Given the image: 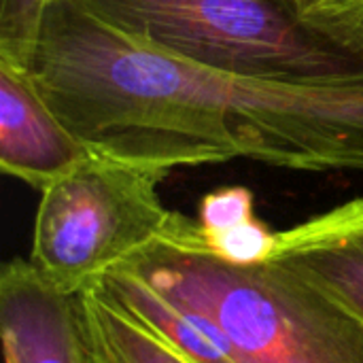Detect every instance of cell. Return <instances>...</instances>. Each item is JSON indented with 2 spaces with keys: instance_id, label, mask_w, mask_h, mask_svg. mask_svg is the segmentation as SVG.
<instances>
[{
  "instance_id": "4fadbf2b",
  "label": "cell",
  "mask_w": 363,
  "mask_h": 363,
  "mask_svg": "<svg viewBox=\"0 0 363 363\" xmlns=\"http://www.w3.org/2000/svg\"><path fill=\"white\" fill-rule=\"evenodd\" d=\"M255 217V196L242 185H228L208 191L198 206L200 232L213 234Z\"/></svg>"
},
{
  "instance_id": "7a4b0ae2",
  "label": "cell",
  "mask_w": 363,
  "mask_h": 363,
  "mask_svg": "<svg viewBox=\"0 0 363 363\" xmlns=\"http://www.w3.org/2000/svg\"><path fill=\"white\" fill-rule=\"evenodd\" d=\"M117 266L211 317L242 363H363L359 317L279 259L234 266L211 255L198 221L177 211Z\"/></svg>"
},
{
  "instance_id": "8992f818",
  "label": "cell",
  "mask_w": 363,
  "mask_h": 363,
  "mask_svg": "<svg viewBox=\"0 0 363 363\" xmlns=\"http://www.w3.org/2000/svg\"><path fill=\"white\" fill-rule=\"evenodd\" d=\"M0 338L4 363H87L77 298L45 281L30 259L2 266Z\"/></svg>"
},
{
  "instance_id": "52a82bcc",
  "label": "cell",
  "mask_w": 363,
  "mask_h": 363,
  "mask_svg": "<svg viewBox=\"0 0 363 363\" xmlns=\"http://www.w3.org/2000/svg\"><path fill=\"white\" fill-rule=\"evenodd\" d=\"M272 259L321 287L363 321V196L281 230Z\"/></svg>"
},
{
  "instance_id": "3957f363",
  "label": "cell",
  "mask_w": 363,
  "mask_h": 363,
  "mask_svg": "<svg viewBox=\"0 0 363 363\" xmlns=\"http://www.w3.org/2000/svg\"><path fill=\"white\" fill-rule=\"evenodd\" d=\"M96 21L211 70L362 81L363 57L308 28L291 0H66Z\"/></svg>"
},
{
  "instance_id": "8fae6325",
  "label": "cell",
  "mask_w": 363,
  "mask_h": 363,
  "mask_svg": "<svg viewBox=\"0 0 363 363\" xmlns=\"http://www.w3.org/2000/svg\"><path fill=\"white\" fill-rule=\"evenodd\" d=\"M198 232H200V225H198ZM200 240L211 255L228 264L257 266L274 257L277 245H279V232H274L268 223H264L255 215L221 232H213V234L200 232Z\"/></svg>"
},
{
  "instance_id": "6da1fadb",
  "label": "cell",
  "mask_w": 363,
  "mask_h": 363,
  "mask_svg": "<svg viewBox=\"0 0 363 363\" xmlns=\"http://www.w3.org/2000/svg\"><path fill=\"white\" fill-rule=\"evenodd\" d=\"M28 68L79 138L168 170L242 157L363 172V79L306 83L211 70L66 0L49 13Z\"/></svg>"
},
{
  "instance_id": "9c48e42d",
  "label": "cell",
  "mask_w": 363,
  "mask_h": 363,
  "mask_svg": "<svg viewBox=\"0 0 363 363\" xmlns=\"http://www.w3.org/2000/svg\"><path fill=\"white\" fill-rule=\"evenodd\" d=\"M74 298L87 363H189L96 289L85 287Z\"/></svg>"
},
{
  "instance_id": "277c9868",
  "label": "cell",
  "mask_w": 363,
  "mask_h": 363,
  "mask_svg": "<svg viewBox=\"0 0 363 363\" xmlns=\"http://www.w3.org/2000/svg\"><path fill=\"white\" fill-rule=\"evenodd\" d=\"M87 145V155L40 191L28 257L45 281L70 296L155 242L174 215L157 189L172 170Z\"/></svg>"
},
{
  "instance_id": "7c38bea8",
  "label": "cell",
  "mask_w": 363,
  "mask_h": 363,
  "mask_svg": "<svg viewBox=\"0 0 363 363\" xmlns=\"http://www.w3.org/2000/svg\"><path fill=\"white\" fill-rule=\"evenodd\" d=\"M291 4L308 28L363 57V0H291Z\"/></svg>"
},
{
  "instance_id": "ba28073f",
  "label": "cell",
  "mask_w": 363,
  "mask_h": 363,
  "mask_svg": "<svg viewBox=\"0 0 363 363\" xmlns=\"http://www.w3.org/2000/svg\"><path fill=\"white\" fill-rule=\"evenodd\" d=\"M87 287L136 317L189 363H242L228 336L211 317L168 298L119 266L106 270Z\"/></svg>"
},
{
  "instance_id": "5b68a950",
  "label": "cell",
  "mask_w": 363,
  "mask_h": 363,
  "mask_svg": "<svg viewBox=\"0 0 363 363\" xmlns=\"http://www.w3.org/2000/svg\"><path fill=\"white\" fill-rule=\"evenodd\" d=\"M89 151L53 111L30 68L0 60V168L43 191Z\"/></svg>"
},
{
  "instance_id": "30bf717a",
  "label": "cell",
  "mask_w": 363,
  "mask_h": 363,
  "mask_svg": "<svg viewBox=\"0 0 363 363\" xmlns=\"http://www.w3.org/2000/svg\"><path fill=\"white\" fill-rule=\"evenodd\" d=\"M62 0H0V60L30 66L49 13Z\"/></svg>"
}]
</instances>
